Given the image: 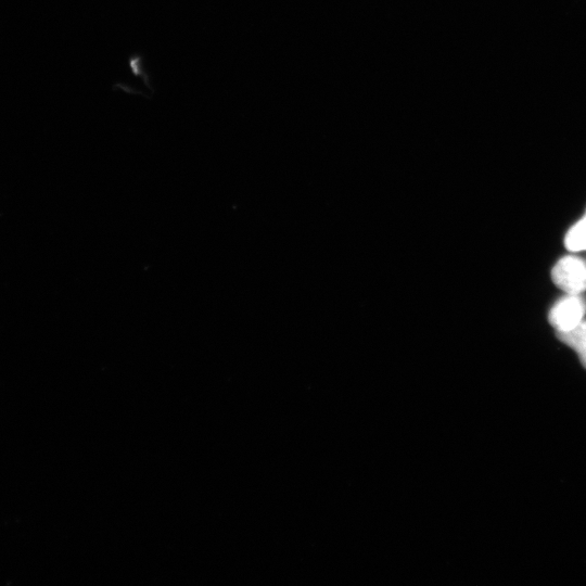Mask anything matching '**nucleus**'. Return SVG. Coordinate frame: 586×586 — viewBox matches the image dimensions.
Segmentation results:
<instances>
[{"label":"nucleus","mask_w":586,"mask_h":586,"mask_svg":"<svg viewBox=\"0 0 586 586\" xmlns=\"http://www.w3.org/2000/svg\"><path fill=\"white\" fill-rule=\"evenodd\" d=\"M551 279L568 294H579L586 291V264L579 257L564 256L553 266Z\"/></svg>","instance_id":"nucleus-1"},{"label":"nucleus","mask_w":586,"mask_h":586,"mask_svg":"<svg viewBox=\"0 0 586 586\" xmlns=\"http://www.w3.org/2000/svg\"><path fill=\"white\" fill-rule=\"evenodd\" d=\"M585 313L584 297L579 294H568L551 307L548 320L556 331H568L584 320Z\"/></svg>","instance_id":"nucleus-2"},{"label":"nucleus","mask_w":586,"mask_h":586,"mask_svg":"<svg viewBox=\"0 0 586 586\" xmlns=\"http://www.w3.org/2000/svg\"><path fill=\"white\" fill-rule=\"evenodd\" d=\"M557 337L573 348L586 368V320H582L575 328L568 331H556Z\"/></svg>","instance_id":"nucleus-3"},{"label":"nucleus","mask_w":586,"mask_h":586,"mask_svg":"<svg viewBox=\"0 0 586 586\" xmlns=\"http://www.w3.org/2000/svg\"><path fill=\"white\" fill-rule=\"evenodd\" d=\"M564 245L571 252L586 250V212L573 227L569 229L564 237Z\"/></svg>","instance_id":"nucleus-4"}]
</instances>
